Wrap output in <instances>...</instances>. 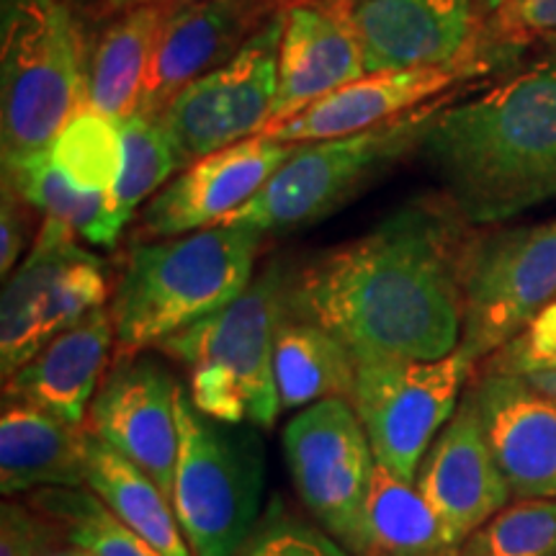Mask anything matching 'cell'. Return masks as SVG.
<instances>
[{"instance_id": "1", "label": "cell", "mask_w": 556, "mask_h": 556, "mask_svg": "<svg viewBox=\"0 0 556 556\" xmlns=\"http://www.w3.org/2000/svg\"><path fill=\"white\" fill-rule=\"evenodd\" d=\"M448 204L413 201L361 238L291 270L289 307L356 361H435L458 351L471 240Z\"/></svg>"}, {"instance_id": "2", "label": "cell", "mask_w": 556, "mask_h": 556, "mask_svg": "<svg viewBox=\"0 0 556 556\" xmlns=\"http://www.w3.org/2000/svg\"><path fill=\"white\" fill-rule=\"evenodd\" d=\"M415 152L469 225H500L554 201L556 54L477 99L446 103Z\"/></svg>"}, {"instance_id": "3", "label": "cell", "mask_w": 556, "mask_h": 556, "mask_svg": "<svg viewBox=\"0 0 556 556\" xmlns=\"http://www.w3.org/2000/svg\"><path fill=\"white\" fill-rule=\"evenodd\" d=\"M263 238L253 227L214 225L135 242L109 307L119 351H148L235 302L255 278Z\"/></svg>"}, {"instance_id": "4", "label": "cell", "mask_w": 556, "mask_h": 556, "mask_svg": "<svg viewBox=\"0 0 556 556\" xmlns=\"http://www.w3.org/2000/svg\"><path fill=\"white\" fill-rule=\"evenodd\" d=\"M291 270L270 263L242 294L157 348L189 374L201 413L229 426L274 428L281 402L274 379L276 332L289 309Z\"/></svg>"}, {"instance_id": "5", "label": "cell", "mask_w": 556, "mask_h": 556, "mask_svg": "<svg viewBox=\"0 0 556 556\" xmlns=\"http://www.w3.org/2000/svg\"><path fill=\"white\" fill-rule=\"evenodd\" d=\"M178 464L173 510L191 556H238L258 526L266 454L245 426H229L201 413L178 387Z\"/></svg>"}, {"instance_id": "6", "label": "cell", "mask_w": 556, "mask_h": 556, "mask_svg": "<svg viewBox=\"0 0 556 556\" xmlns=\"http://www.w3.org/2000/svg\"><path fill=\"white\" fill-rule=\"evenodd\" d=\"M446 103L428 101L407 114L353 135L302 142L294 155L245 206L222 225L253 227L263 235L296 232L351 204L381 173L417 150L428 124Z\"/></svg>"}, {"instance_id": "7", "label": "cell", "mask_w": 556, "mask_h": 556, "mask_svg": "<svg viewBox=\"0 0 556 556\" xmlns=\"http://www.w3.org/2000/svg\"><path fill=\"white\" fill-rule=\"evenodd\" d=\"M0 60L3 160L47 150L86 99L80 34L65 0H9Z\"/></svg>"}, {"instance_id": "8", "label": "cell", "mask_w": 556, "mask_h": 556, "mask_svg": "<svg viewBox=\"0 0 556 556\" xmlns=\"http://www.w3.org/2000/svg\"><path fill=\"white\" fill-rule=\"evenodd\" d=\"M471 368L475 361L464 351L435 361H356L351 405L381 467L415 484L435 435L462 405Z\"/></svg>"}, {"instance_id": "9", "label": "cell", "mask_w": 556, "mask_h": 556, "mask_svg": "<svg viewBox=\"0 0 556 556\" xmlns=\"http://www.w3.org/2000/svg\"><path fill=\"white\" fill-rule=\"evenodd\" d=\"M109 296L103 263L78 245V235L54 219L41 222L37 240L18 263L0 302V371L3 381L26 361L78 325Z\"/></svg>"}, {"instance_id": "10", "label": "cell", "mask_w": 556, "mask_h": 556, "mask_svg": "<svg viewBox=\"0 0 556 556\" xmlns=\"http://www.w3.org/2000/svg\"><path fill=\"white\" fill-rule=\"evenodd\" d=\"M556 302V217L475 238L464 266L462 345L475 361L516 340Z\"/></svg>"}, {"instance_id": "11", "label": "cell", "mask_w": 556, "mask_h": 556, "mask_svg": "<svg viewBox=\"0 0 556 556\" xmlns=\"http://www.w3.org/2000/svg\"><path fill=\"white\" fill-rule=\"evenodd\" d=\"M283 11L261 24L219 67L189 83L157 114L180 168L261 135L274 116Z\"/></svg>"}, {"instance_id": "12", "label": "cell", "mask_w": 556, "mask_h": 556, "mask_svg": "<svg viewBox=\"0 0 556 556\" xmlns=\"http://www.w3.org/2000/svg\"><path fill=\"white\" fill-rule=\"evenodd\" d=\"M283 458L309 516L353 554L377 456L351 402L332 397L299 409L283 428Z\"/></svg>"}, {"instance_id": "13", "label": "cell", "mask_w": 556, "mask_h": 556, "mask_svg": "<svg viewBox=\"0 0 556 556\" xmlns=\"http://www.w3.org/2000/svg\"><path fill=\"white\" fill-rule=\"evenodd\" d=\"M178 387L163 361L148 353H122L90 402L86 422L99 441L148 471L168 497L180 446Z\"/></svg>"}, {"instance_id": "14", "label": "cell", "mask_w": 556, "mask_h": 556, "mask_svg": "<svg viewBox=\"0 0 556 556\" xmlns=\"http://www.w3.org/2000/svg\"><path fill=\"white\" fill-rule=\"evenodd\" d=\"M302 142L250 137L193 163L148 201L139 217L144 240H165L222 225L274 178Z\"/></svg>"}, {"instance_id": "15", "label": "cell", "mask_w": 556, "mask_h": 556, "mask_svg": "<svg viewBox=\"0 0 556 556\" xmlns=\"http://www.w3.org/2000/svg\"><path fill=\"white\" fill-rule=\"evenodd\" d=\"M469 397L513 495L556 500V397L495 368L475 381Z\"/></svg>"}, {"instance_id": "16", "label": "cell", "mask_w": 556, "mask_h": 556, "mask_svg": "<svg viewBox=\"0 0 556 556\" xmlns=\"http://www.w3.org/2000/svg\"><path fill=\"white\" fill-rule=\"evenodd\" d=\"M364 75L366 58L353 5L345 0H299L283 11L278 93L268 127Z\"/></svg>"}, {"instance_id": "17", "label": "cell", "mask_w": 556, "mask_h": 556, "mask_svg": "<svg viewBox=\"0 0 556 556\" xmlns=\"http://www.w3.org/2000/svg\"><path fill=\"white\" fill-rule=\"evenodd\" d=\"M274 0H201L173 9L160 29L137 111L157 116L189 83L219 67L274 16Z\"/></svg>"}, {"instance_id": "18", "label": "cell", "mask_w": 556, "mask_h": 556, "mask_svg": "<svg viewBox=\"0 0 556 556\" xmlns=\"http://www.w3.org/2000/svg\"><path fill=\"white\" fill-rule=\"evenodd\" d=\"M415 484L458 541L510 505L513 490L492 456L469 394L456 407L446 428L435 435L417 469Z\"/></svg>"}, {"instance_id": "19", "label": "cell", "mask_w": 556, "mask_h": 556, "mask_svg": "<svg viewBox=\"0 0 556 556\" xmlns=\"http://www.w3.org/2000/svg\"><path fill=\"white\" fill-rule=\"evenodd\" d=\"M467 73L469 67L458 62L443 67L366 73L364 78L332 90L291 119L270 124L258 137L276 142H325V139L353 135L422 106Z\"/></svg>"}, {"instance_id": "20", "label": "cell", "mask_w": 556, "mask_h": 556, "mask_svg": "<svg viewBox=\"0 0 556 556\" xmlns=\"http://www.w3.org/2000/svg\"><path fill=\"white\" fill-rule=\"evenodd\" d=\"M353 24L366 73L456 65L469 41L471 0H361Z\"/></svg>"}, {"instance_id": "21", "label": "cell", "mask_w": 556, "mask_h": 556, "mask_svg": "<svg viewBox=\"0 0 556 556\" xmlns=\"http://www.w3.org/2000/svg\"><path fill=\"white\" fill-rule=\"evenodd\" d=\"M111 343L116 336L109 309H93L5 379L3 400L29 402L60 420L86 426L90 402L109 371Z\"/></svg>"}, {"instance_id": "22", "label": "cell", "mask_w": 556, "mask_h": 556, "mask_svg": "<svg viewBox=\"0 0 556 556\" xmlns=\"http://www.w3.org/2000/svg\"><path fill=\"white\" fill-rule=\"evenodd\" d=\"M88 426H73L41 407L3 400L0 492L29 495L45 486H86Z\"/></svg>"}, {"instance_id": "23", "label": "cell", "mask_w": 556, "mask_h": 556, "mask_svg": "<svg viewBox=\"0 0 556 556\" xmlns=\"http://www.w3.org/2000/svg\"><path fill=\"white\" fill-rule=\"evenodd\" d=\"M462 541L417 484L377 462L353 556H456Z\"/></svg>"}, {"instance_id": "24", "label": "cell", "mask_w": 556, "mask_h": 556, "mask_svg": "<svg viewBox=\"0 0 556 556\" xmlns=\"http://www.w3.org/2000/svg\"><path fill=\"white\" fill-rule=\"evenodd\" d=\"M168 13V5L160 3L131 5L103 31L86 75L90 109L119 122L135 114Z\"/></svg>"}, {"instance_id": "25", "label": "cell", "mask_w": 556, "mask_h": 556, "mask_svg": "<svg viewBox=\"0 0 556 556\" xmlns=\"http://www.w3.org/2000/svg\"><path fill=\"white\" fill-rule=\"evenodd\" d=\"M274 379L281 409L332 397L351 402L356 358L330 330L289 307L276 332Z\"/></svg>"}, {"instance_id": "26", "label": "cell", "mask_w": 556, "mask_h": 556, "mask_svg": "<svg viewBox=\"0 0 556 556\" xmlns=\"http://www.w3.org/2000/svg\"><path fill=\"white\" fill-rule=\"evenodd\" d=\"M86 486L163 556H191L173 500L165 495L163 486L90 430L86 441Z\"/></svg>"}, {"instance_id": "27", "label": "cell", "mask_w": 556, "mask_h": 556, "mask_svg": "<svg viewBox=\"0 0 556 556\" xmlns=\"http://www.w3.org/2000/svg\"><path fill=\"white\" fill-rule=\"evenodd\" d=\"M3 180L29 204L34 212L45 214L73 229L90 245L109 248L106 212L109 193L83 191L52 163L50 150L29 152V155L5 157Z\"/></svg>"}, {"instance_id": "28", "label": "cell", "mask_w": 556, "mask_h": 556, "mask_svg": "<svg viewBox=\"0 0 556 556\" xmlns=\"http://www.w3.org/2000/svg\"><path fill=\"white\" fill-rule=\"evenodd\" d=\"M122 173L116 178L114 189L109 191V248H114L119 242L122 232L137 214V208L152 193L163 189L173 173L180 170L176 150H173L170 139L165 135L163 124L157 122V116L135 111L127 119H122Z\"/></svg>"}, {"instance_id": "29", "label": "cell", "mask_w": 556, "mask_h": 556, "mask_svg": "<svg viewBox=\"0 0 556 556\" xmlns=\"http://www.w3.org/2000/svg\"><path fill=\"white\" fill-rule=\"evenodd\" d=\"M26 503L58 523L65 544L90 556H163L116 518L88 486H45L29 492Z\"/></svg>"}, {"instance_id": "30", "label": "cell", "mask_w": 556, "mask_h": 556, "mask_svg": "<svg viewBox=\"0 0 556 556\" xmlns=\"http://www.w3.org/2000/svg\"><path fill=\"white\" fill-rule=\"evenodd\" d=\"M47 150L52 163L78 189L109 193L124 163L122 122L103 116L86 103L75 111Z\"/></svg>"}, {"instance_id": "31", "label": "cell", "mask_w": 556, "mask_h": 556, "mask_svg": "<svg viewBox=\"0 0 556 556\" xmlns=\"http://www.w3.org/2000/svg\"><path fill=\"white\" fill-rule=\"evenodd\" d=\"M456 556H556V500L505 505L462 541Z\"/></svg>"}, {"instance_id": "32", "label": "cell", "mask_w": 556, "mask_h": 556, "mask_svg": "<svg viewBox=\"0 0 556 556\" xmlns=\"http://www.w3.org/2000/svg\"><path fill=\"white\" fill-rule=\"evenodd\" d=\"M268 516L242 556H353L328 531L278 513V505L270 507Z\"/></svg>"}, {"instance_id": "33", "label": "cell", "mask_w": 556, "mask_h": 556, "mask_svg": "<svg viewBox=\"0 0 556 556\" xmlns=\"http://www.w3.org/2000/svg\"><path fill=\"white\" fill-rule=\"evenodd\" d=\"M65 544L58 523L29 503L9 497L0 507V556H45Z\"/></svg>"}, {"instance_id": "34", "label": "cell", "mask_w": 556, "mask_h": 556, "mask_svg": "<svg viewBox=\"0 0 556 556\" xmlns=\"http://www.w3.org/2000/svg\"><path fill=\"white\" fill-rule=\"evenodd\" d=\"M486 368L510 374L556 368V302L548 304L516 340L492 353Z\"/></svg>"}, {"instance_id": "35", "label": "cell", "mask_w": 556, "mask_h": 556, "mask_svg": "<svg viewBox=\"0 0 556 556\" xmlns=\"http://www.w3.org/2000/svg\"><path fill=\"white\" fill-rule=\"evenodd\" d=\"M31 212L34 208L3 180V208H0V274L3 276L16 270L24 250L37 240L31 227Z\"/></svg>"}, {"instance_id": "36", "label": "cell", "mask_w": 556, "mask_h": 556, "mask_svg": "<svg viewBox=\"0 0 556 556\" xmlns=\"http://www.w3.org/2000/svg\"><path fill=\"white\" fill-rule=\"evenodd\" d=\"M505 29L518 34H556V0H503Z\"/></svg>"}, {"instance_id": "37", "label": "cell", "mask_w": 556, "mask_h": 556, "mask_svg": "<svg viewBox=\"0 0 556 556\" xmlns=\"http://www.w3.org/2000/svg\"><path fill=\"white\" fill-rule=\"evenodd\" d=\"M520 377L533 381L539 389H544L546 394L556 397V368H541V371H528V374H520Z\"/></svg>"}, {"instance_id": "38", "label": "cell", "mask_w": 556, "mask_h": 556, "mask_svg": "<svg viewBox=\"0 0 556 556\" xmlns=\"http://www.w3.org/2000/svg\"><path fill=\"white\" fill-rule=\"evenodd\" d=\"M142 3H160V5H168V9H180V5H191V3H201V0H129V9L131 5H142Z\"/></svg>"}, {"instance_id": "39", "label": "cell", "mask_w": 556, "mask_h": 556, "mask_svg": "<svg viewBox=\"0 0 556 556\" xmlns=\"http://www.w3.org/2000/svg\"><path fill=\"white\" fill-rule=\"evenodd\" d=\"M45 556H90V554L83 552V548H78V546H73V544H62L58 548H52V552L45 554Z\"/></svg>"}, {"instance_id": "40", "label": "cell", "mask_w": 556, "mask_h": 556, "mask_svg": "<svg viewBox=\"0 0 556 556\" xmlns=\"http://www.w3.org/2000/svg\"><path fill=\"white\" fill-rule=\"evenodd\" d=\"M111 5H114V9H119V11H127L129 9V0H109Z\"/></svg>"}, {"instance_id": "41", "label": "cell", "mask_w": 556, "mask_h": 556, "mask_svg": "<svg viewBox=\"0 0 556 556\" xmlns=\"http://www.w3.org/2000/svg\"><path fill=\"white\" fill-rule=\"evenodd\" d=\"M345 3H351V5H358V3H361V0H345Z\"/></svg>"}]
</instances>
